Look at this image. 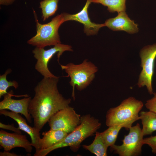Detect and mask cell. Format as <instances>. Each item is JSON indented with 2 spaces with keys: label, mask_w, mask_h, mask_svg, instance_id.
I'll use <instances>...</instances> for the list:
<instances>
[{
  "label": "cell",
  "mask_w": 156,
  "mask_h": 156,
  "mask_svg": "<svg viewBox=\"0 0 156 156\" xmlns=\"http://www.w3.org/2000/svg\"><path fill=\"white\" fill-rule=\"evenodd\" d=\"M90 0V1H92V0Z\"/></svg>",
  "instance_id": "27"
},
{
  "label": "cell",
  "mask_w": 156,
  "mask_h": 156,
  "mask_svg": "<svg viewBox=\"0 0 156 156\" xmlns=\"http://www.w3.org/2000/svg\"><path fill=\"white\" fill-rule=\"evenodd\" d=\"M84 149L88 150L97 156H106L108 147L105 144L99 134L96 133L93 142L89 145L82 146Z\"/></svg>",
  "instance_id": "17"
},
{
  "label": "cell",
  "mask_w": 156,
  "mask_h": 156,
  "mask_svg": "<svg viewBox=\"0 0 156 156\" xmlns=\"http://www.w3.org/2000/svg\"><path fill=\"white\" fill-rule=\"evenodd\" d=\"M60 65L62 69L68 74L66 77H70L69 83L72 87V96L74 100L75 99V86L79 91L86 88L94 79L98 70L96 66L87 59L79 64L70 63L65 65Z\"/></svg>",
  "instance_id": "5"
},
{
  "label": "cell",
  "mask_w": 156,
  "mask_h": 156,
  "mask_svg": "<svg viewBox=\"0 0 156 156\" xmlns=\"http://www.w3.org/2000/svg\"><path fill=\"white\" fill-rule=\"evenodd\" d=\"M153 94V97L146 101L145 105L149 111L156 114V93Z\"/></svg>",
  "instance_id": "23"
},
{
  "label": "cell",
  "mask_w": 156,
  "mask_h": 156,
  "mask_svg": "<svg viewBox=\"0 0 156 156\" xmlns=\"http://www.w3.org/2000/svg\"><path fill=\"white\" fill-rule=\"evenodd\" d=\"M129 130V132L125 135L122 145L114 144L110 146L111 150L120 156H137L141 153L144 136L140 124L137 123Z\"/></svg>",
  "instance_id": "6"
},
{
  "label": "cell",
  "mask_w": 156,
  "mask_h": 156,
  "mask_svg": "<svg viewBox=\"0 0 156 156\" xmlns=\"http://www.w3.org/2000/svg\"><path fill=\"white\" fill-rule=\"evenodd\" d=\"M0 128L1 129L12 131L15 133L21 134L20 129L14 126L13 124L11 125H5L0 122Z\"/></svg>",
  "instance_id": "24"
},
{
  "label": "cell",
  "mask_w": 156,
  "mask_h": 156,
  "mask_svg": "<svg viewBox=\"0 0 156 156\" xmlns=\"http://www.w3.org/2000/svg\"><path fill=\"white\" fill-rule=\"evenodd\" d=\"M81 119L80 115L69 106L55 114L48 122L50 129L61 130L68 134L80 125Z\"/></svg>",
  "instance_id": "9"
},
{
  "label": "cell",
  "mask_w": 156,
  "mask_h": 156,
  "mask_svg": "<svg viewBox=\"0 0 156 156\" xmlns=\"http://www.w3.org/2000/svg\"><path fill=\"white\" fill-rule=\"evenodd\" d=\"M143 142L148 145L151 149L153 153L156 155V135L143 138Z\"/></svg>",
  "instance_id": "22"
},
{
  "label": "cell",
  "mask_w": 156,
  "mask_h": 156,
  "mask_svg": "<svg viewBox=\"0 0 156 156\" xmlns=\"http://www.w3.org/2000/svg\"><path fill=\"white\" fill-rule=\"evenodd\" d=\"M13 94L12 90L3 95V99L0 102V110L9 109L11 111L23 115L29 122H32V117L28 112V106L31 100L30 97H27L22 99H12Z\"/></svg>",
  "instance_id": "10"
},
{
  "label": "cell",
  "mask_w": 156,
  "mask_h": 156,
  "mask_svg": "<svg viewBox=\"0 0 156 156\" xmlns=\"http://www.w3.org/2000/svg\"><path fill=\"white\" fill-rule=\"evenodd\" d=\"M143 106L142 101L129 97L119 105L109 109L106 116V125L108 127L121 125L128 130L134 122L140 120L138 114Z\"/></svg>",
  "instance_id": "3"
},
{
  "label": "cell",
  "mask_w": 156,
  "mask_h": 156,
  "mask_svg": "<svg viewBox=\"0 0 156 156\" xmlns=\"http://www.w3.org/2000/svg\"><path fill=\"white\" fill-rule=\"evenodd\" d=\"M59 78L44 77L34 88L35 95L28 109L34 127L39 131L55 114L69 106L71 103L70 99L65 98L59 91Z\"/></svg>",
  "instance_id": "1"
},
{
  "label": "cell",
  "mask_w": 156,
  "mask_h": 156,
  "mask_svg": "<svg viewBox=\"0 0 156 156\" xmlns=\"http://www.w3.org/2000/svg\"><path fill=\"white\" fill-rule=\"evenodd\" d=\"M0 156H19L14 153H10L9 151H4L0 152Z\"/></svg>",
  "instance_id": "26"
},
{
  "label": "cell",
  "mask_w": 156,
  "mask_h": 156,
  "mask_svg": "<svg viewBox=\"0 0 156 156\" xmlns=\"http://www.w3.org/2000/svg\"><path fill=\"white\" fill-rule=\"evenodd\" d=\"M126 0H92L91 2L100 3L107 7L108 11L112 13L125 11Z\"/></svg>",
  "instance_id": "20"
},
{
  "label": "cell",
  "mask_w": 156,
  "mask_h": 156,
  "mask_svg": "<svg viewBox=\"0 0 156 156\" xmlns=\"http://www.w3.org/2000/svg\"><path fill=\"white\" fill-rule=\"evenodd\" d=\"M91 2L90 0H87L82 10L75 14L62 13L65 21H75L82 23L84 25V33L87 35H95L97 34L99 29L105 26L104 23L96 24L91 21L88 13V8Z\"/></svg>",
  "instance_id": "12"
},
{
  "label": "cell",
  "mask_w": 156,
  "mask_h": 156,
  "mask_svg": "<svg viewBox=\"0 0 156 156\" xmlns=\"http://www.w3.org/2000/svg\"><path fill=\"white\" fill-rule=\"evenodd\" d=\"M66 51H73L71 46L61 43L47 50L43 48L36 47L32 51L34 57L37 60L35 66V69L44 77H57L49 70L48 63L56 53L58 61L60 56Z\"/></svg>",
  "instance_id": "8"
},
{
  "label": "cell",
  "mask_w": 156,
  "mask_h": 156,
  "mask_svg": "<svg viewBox=\"0 0 156 156\" xmlns=\"http://www.w3.org/2000/svg\"><path fill=\"white\" fill-rule=\"evenodd\" d=\"M59 1V0H43L40 2V8L42 10V17L43 21L55 14L58 8Z\"/></svg>",
  "instance_id": "19"
},
{
  "label": "cell",
  "mask_w": 156,
  "mask_h": 156,
  "mask_svg": "<svg viewBox=\"0 0 156 156\" xmlns=\"http://www.w3.org/2000/svg\"><path fill=\"white\" fill-rule=\"evenodd\" d=\"M34 14L36 22V34L28 40L29 44L44 48L47 46H55L61 44L58 30L61 25L65 22L63 13L53 18L49 22L45 24L40 23L35 11Z\"/></svg>",
  "instance_id": "4"
},
{
  "label": "cell",
  "mask_w": 156,
  "mask_h": 156,
  "mask_svg": "<svg viewBox=\"0 0 156 156\" xmlns=\"http://www.w3.org/2000/svg\"><path fill=\"white\" fill-rule=\"evenodd\" d=\"M101 126L99 120L90 114L81 116V123L65 139L59 143L47 149L40 151L34 156H45L56 149L69 146L76 152L80 148L81 142L87 138L92 136Z\"/></svg>",
  "instance_id": "2"
},
{
  "label": "cell",
  "mask_w": 156,
  "mask_h": 156,
  "mask_svg": "<svg viewBox=\"0 0 156 156\" xmlns=\"http://www.w3.org/2000/svg\"><path fill=\"white\" fill-rule=\"evenodd\" d=\"M140 56L142 70L137 84L140 88L146 86L148 92L151 95L153 93L152 81L156 57V43L144 47L140 51Z\"/></svg>",
  "instance_id": "7"
},
{
  "label": "cell",
  "mask_w": 156,
  "mask_h": 156,
  "mask_svg": "<svg viewBox=\"0 0 156 156\" xmlns=\"http://www.w3.org/2000/svg\"><path fill=\"white\" fill-rule=\"evenodd\" d=\"M108 127L104 131L99 132L102 140L108 147L115 144L118 133L123 127L121 125H116Z\"/></svg>",
  "instance_id": "18"
},
{
  "label": "cell",
  "mask_w": 156,
  "mask_h": 156,
  "mask_svg": "<svg viewBox=\"0 0 156 156\" xmlns=\"http://www.w3.org/2000/svg\"><path fill=\"white\" fill-rule=\"evenodd\" d=\"M139 116L144 136L151 135L156 131V114L149 111H143L140 113Z\"/></svg>",
  "instance_id": "16"
},
{
  "label": "cell",
  "mask_w": 156,
  "mask_h": 156,
  "mask_svg": "<svg viewBox=\"0 0 156 156\" xmlns=\"http://www.w3.org/2000/svg\"><path fill=\"white\" fill-rule=\"evenodd\" d=\"M0 145L4 151H9L13 148L19 147L30 153L32 149L31 142L25 135L15 132L9 133L2 129L0 131Z\"/></svg>",
  "instance_id": "11"
},
{
  "label": "cell",
  "mask_w": 156,
  "mask_h": 156,
  "mask_svg": "<svg viewBox=\"0 0 156 156\" xmlns=\"http://www.w3.org/2000/svg\"><path fill=\"white\" fill-rule=\"evenodd\" d=\"M0 114L1 115L9 117L14 119L18 124V127L20 130L27 133L30 136L31 144L35 148L36 152L34 154L37 153L40 151V144L41 139L40 134V131L35 127L29 126L27 123L25 119L18 113L8 111L6 109H3L0 110Z\"/></svg>",
  "instance_id": "13"
},
{
  "label": "cell",
  "mask_w": 156,
  "mask_h": 156,
  "mask_svg": "<svg viewBox=\"0 0 156 156\" xmlns=\"http://www.w3.org/2000/svg\"><path fill=\"white\" fill-rule=\"evenodd\" d=\"M16 0H0V4L8 5L12 4Z\"/></svg>",
  "instance_id": "25"
},
{
  "label": "cell",
  "mask_w": 156,
  "mask_h": 156,
  "mask_svg": "<svg viewBox=\"0 0 156 156\" xmlns=\"http://www.w3.org/2000/svg\"><path fill=\"white\" fill-rule=\"evenodd\" d=\"M12 71L11 69H8L4 74L0 76V98L4 94L8 93L7 90L9 87H13L16 89L18 87V83L16 81H8L6 79L7 75Z\"/></svg>",
  "instance_id": "21"
},
{
  "label": "cell",
  "mask_w": 156,
  "mask_h": 156,
  "mask_svg": "<svg viewBox=\"0 0 156 156\" xmlns=\"http://www.w3.org/2000/svg\"><path fill=\"white\" fill-rule=\"evenodd\" d=\"M68 134L60 130L50 129L42 133L40 141V151L50 148L63 141Z\"/></svg>",
  "instance_id": "15"
},
{
  "label": "cell",
  "mask_w": 156,
  "mask_h": 156,
  "mask_svg": "<svg viewBox=\"0 0 156 156\" xmlns=\"http://www.w3.org/2000/svg\"><path fill=\"white\" fill-rule=\"evenodd\" d=\"M104 24L113 31H123L133 34L139 31L138 25L129 18L125 11L118 12L116 17L107 20Z\"/></svg>",
  "instance_id": "14"
}]
</instances>
